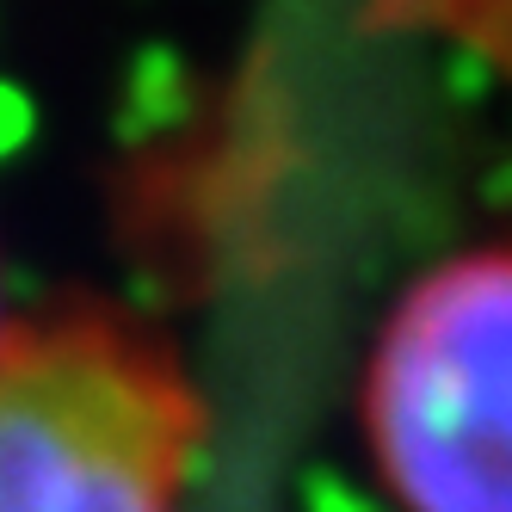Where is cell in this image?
<instances>
[{"label":"cell","mask_w":512,"mask_h":512,"mask_svg":"<svg viewBox=\"0 0 512 512\" xmlns=\"http://www.w3.org/2000/svg\"><path fill=\"white\" fill-rule=\"evenodd\" d=\"M204 401L124 315H50L0 340V512H179Z\"/></svg>","instance_id":"obj_1"},{"label":"cell","mask_w":512,"mask_h":512,"mask_svg":"<svg viewBox=\"0 0 512 512\" xmlns=\"http://www.w3.org/2000/svg\"><path fill=\"white\" fill-rule=\"evenodd\" d=\"M358 420L401 512H512V241L438 260L389 309Z\"/></svg>","instance_id":"obj_2"},{"label":"cell","mask_w":512,"mask_h":512,"mask_svg":"<svg viewBox=\"0 0 512 512\" xmlns=\"http://www.w3.org/2000/svg\"><path fill=\"white\" fill-rule=\"evenodd\" d=\"M0 340H7V327H0Z\"/></svg>","instance_id":"obj_3"}]
</instances>
